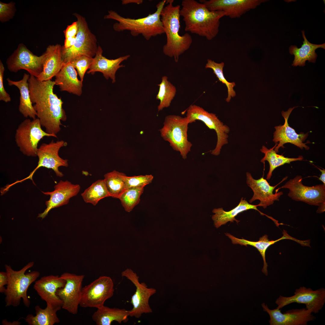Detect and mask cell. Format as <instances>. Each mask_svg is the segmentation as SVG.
<instances>
[{"label":"cell","mask_w":325,"mask_h":325,"mask_svg":"<svg viewBox=\"0 0 325 325\" xmlns=\"http://www.w3.org/2000/svg\"><path fill=\"white\" fill-rule=\"evenodd\" d=\"M28 82L31 101L42 126L47 133L56 135L63 125L61 121H66L67 117L63 102L54 93L55 81H42L30 75Z\"/></svg>","instance_id":"6da1fadb"},{"label":"cell","mask_w":325,"mask_h":325,"mask_svg":"<svg viewBox=\"0 0 325 325\" xmlns=\"http://www.w3.org/2000/svg\"><path fill=\"white\" fill-rule=\"evenodd\" d=\"M180 14L183 17L185 31L211 40L218 35L220 20L225 16L221 11L209 10L203 3L195 0H183Z\"/></svg>","instance_id":"7a4b0ae2"},{"label":"cell","mask_w":325,"mask_h":325,"mask_svg":"<svg viewBox=\"0 0 325 325\" xmlns=\"http://www.w3.org/2000/svg\"><path fill=\"white\" fill-rule=\"evenodd\" d=\"M173 2V0H166L167 5L161 13V20L166 37L162 51L164 54L173 58L175 62H177L179 56L189 48L193 39L188 33L182 36L179 34L180 6L174 5Z\"/></svg>","instance_id":"3957f363"},{"label":"cell","mask_w":325,"mask_h":325,"mask_svg":"<svg viewBox=\"0 0 325 325\" xmlns=\"http://www.w3.org/2000/svg\"><path fill=\"white\" fill-rule=\"evenodd\" d=\"M166 2V0L159 2L156 5V11L144 17L138 19L124 17L114 11L110 10L104 18L118 22L113 25L115 31L119 32L129 31L132 36H136L141 35L148 40L152 37L165 33L160 14Z\"/></svg>","instance_id":"277c9868"},{"label":"cell","mask_w":325,"mask_h":325,"mask_svg":"<svg viewBox=\"0 0 325 325\" xmlns=\"http://www.w3.org/2000/svg\"><path fill=\"white\" fill-rule=\"evenodd\" d=\"M34 264L33 262H30L17 271L14 270L9 265H5L8 277V284L4 292L5 306L17 307L22 299L26 307L29 306L30 301L27 296V291L30 285L39 277L40 273L37 271L26 274L25 272Z\"/></svg>","instance_id":"5b68a950"},{"label":"cell","mask_w":325,"mask_h":325,"mask_svg":"<svg viewBox=\"0 0 325 325\" xmlns=\"http://www.w3.org/2000/svg\"><path fill=\"white\" fill-rule=\"evenodd\" d=\"M188 124L186 116L169 115L165 117L163 126L159 130L161 137L174 150L179 152L184 159L187 158L192 146L187 138Z\"/></svg>","instance_id":"8992f818"},{"label":"cell","mask_w":325,"mask_h":325,"mask_svg":"<svg viewBox=\"0 0 325 325\" xmlns=\"http://www.w3.org/2000/svg\"><path fill=\"white\" fill-rule=\"evenodd\" d=\"M73 14L77 18L78 30L76 42L72 46L67 48L62 46V57L65 64L80 56L93 58L98 50L96 36L89 28L85 18L77 13Z\"/></svg>","instance_id":"52a82bcc"},{"label":"cell","mask_w":325,"mask_h":325,"mask_svg":"<svg viewBox=\"0 0 325 325\" xmlns=\"http://www.w3.org/2000/svg\"><path fill=\"white\" fill-rule=\"evenodd\" d=\"M39 119L24 120L16 130L15 135L16 143L19 150L24 155L29 156H37L38 144L45 136L57 138L56 135L47 133L42 129Z\"/></svg>","instance_id":"ba28073f"},{"label":"cell","mask_w":325,"mask_h":325,"mask_svg":"<svg viewBox=\"0 0 325 325\" xmlns=\"http://www.w3.org/2000/svg\"><path fill=\"white\" fill-rule=\"evenodd\" d=\"M186 117L188 119L189 124L195 122L197 120H200L209 128L215 131L217 138V144L211 153L215 156L219 155L222 146L228 143L229 127L221 122L215 114L209 113L202 107L196 105H191L188 107L187 110Z\"/></svg>","instance_id":"9c48e42d"},{"label":"cell","mask_w":325,"mask_h":325,"mask_svg":"<svg viewBox=\"0 0 325 325\" xmlns=\"http://www.w3.org/2000/svg\"><path fill=\"white\" fill-rule=\"evenodd\" d=\"M114 284L111 277L102 276L82 287L79 306L97 309L104 305L114 292Z\"/></svg>","instance_id":"30bf717a"},{"label":"cell","mask_w":325,"mask_h":325,"mask_svg":"<svg viewBox=\"0 0 325 325\" xmlns=\"http://www.w3.org/2000/svg\"><path fill=\"white\" fill-rule=\"evenodd\" d=\"M67 143L63 140L58 141L54 142L52 140L48 144L43 143L38 147L37 156L39 158L38 164L36 167L32 172L26 178L11 184L12 186L14 185L23 182L28 179L34 182L32 177L36 171L41 167H44L48 169H52L55 172L56 175L59 177L63 176V173L59 171V167L63 166H68V160L61 158L59 155L58 153L60 148L66 146Z\"/></svg>","instance_id":"8fae6325"},{"label":"cell","mask_w":325,"mask_h":325,"mask_svg":"<svg viewBox=\"0 0 325 325\" xmlns=\"http://www.w3.org/2000/svg\"><path fill=\"white\" fill-rule=\"evenodd\" d=\"M302 176L296 175L276 189L275 192H278L281 188H287L289 190L288 196L294 200L318 207L325 204V185L323 184L306 186L302 183Z\"/></svg>","instance_id":"7c38bea8"},{"label":"cell","mask_w":325,"mask_h":325,"mask_svg":"<svg viewBox=\"0 0 325 325\" xmlns=\"http://www.w3.org/2000/svg\"><path fill=\"white\" fill-rule=\"evenodd\" d=\"M45 57L44 53L38 56L34 54L23 44H19L6 61L8 70L16 73L24 70L30 74L37 78L42 73Z\"/></svg>","instance_id":"4fadbf2b"},{"label":"cell","mask_w":325,"mask_h":325,"mask_svg":"<svg viewBox=\"0 0 325 325\" xmlns=\"http://www.w3.org/2000/svg\"><path fill=\"white\" fill-rule=\"evenodd\" d=\"M277 308L281 309L293 303L305 305V308L317 313L321 310L325 303V289L323 287L315 290L302 286L296 289L293 295L286 297L280 295L276 299Z\"/></svg>","instance_id":"5bb4252c"},{"label":"cell","mask_w":325,"mask_h":325,"mask_svg":"<svg viewBox=\"0 0 325 325\" xmlns=\"http://www.w3.org/2000/svg\"><path fill=\"white\" fill-rule=\"evenodd\" d=\"M121 275L131 281L136 288L132 297L131 302L133 308L129 310V316L139 318L143 314L152 313L149 300L150 297L156 293V290L148 287L144 282L140 283L139 277L131 269L127 268L122 272Z\"/></svg>","instance_id":"9a60e30c"},{"label":"cell","mask_w":325,"mask_h":325,"mask_svg":"<svg viewBox=\"0 0 325 325\" xmlns=\"http://www.w3.org/2000/svg\"><path fill=\"white\" fill-rule=\"evenodd\" d=\"M60 276L66 281L64 286L58 289L56 292L62 302V308L73 314H76L79 305L85 276L66 272Z\"/></svg>","instance_id":"2e32d148"},{"label":"cell","mask_w":325,"mask_h":325,"mask_svg":"<svg viewBox=\"0 0 325 325\" xmlns=\"http://www.w3.org/2000/svg\"><path fill=\"white\" fill-rule=\"evenodd\" d=\"M261 305L263 311L270 316V325H307L308 322L316 319L312 310L306 308L292 309L282 313L281 309H269L265 303Z\"/></svg>","instance_id":"e0dca14e"},{"label":"cell","mask_w":325,"mask_h":325,"mask_svg":"<svg viewBox=\"0 0 325 325\" xmlns=\"http://www.w3.org/2000/svg\"><path fill=\"white\" fill-rule=\"evenodd\" d=\"M211 11H223L225 16L239 18L250 10L255 8L265 0H200Z\"/></svg>","instance_id":"ac0fdd59"},{"label":"cell","mask_w":325,"mask_h":325,"mask_svg":"<svg viewBox=\"0 0 325 325\" xmlns=\"http://www.w3.org/2000/svg\"><path fill=\"white\" fill-rule=\"evenodd\" d=\"M66 281L61 276L50 275L44 276L35 281L33 288L47 305L59 310L63 302L56 294L59 289L64 287Z\"/></svg>","instance_id":"d6986e66"},{"label":"cell","mask_w":325,"mask_h":325,"mask_svg":"<svg viewBox=\"0 0 325 325\" xmlns=\"http://www.w3.org/2000/svg\"><path fill=\"white\" fill-rule=\"evenodd\" d=\"M246 175V183L253 192V196L249 201V203H252L255 200H258L260 202L258 206L265 209L267 206L273 204L275 201H279L280 197L283 194V192H277L274 193V190L278 185L286 179L287 177L283 178L277 184L271 186L263 177L256 180L253 178L249 172H247Z\"/></svg>","instance_id":"ffe728a7"},{"label":"cell","mask_w":325,"mask_h":325,"mask_svg":"<svg viewBox=\"0 0 325 325\" xmlns=\"http://www.w3.org/2000/svg\"><path fill=\"white\" fill-rule=\"evenodd\" d=\"M54 187V190L52 192L42 191L44 194L50 195V197L45 202L46 209L39 214L38 218L43 219L52 209L67 204L70 198L76 196L80 189L79 185L73 184L67 180H60Z\"/></svg>","instance_id":"44dd1931"},{"label":"cell","mask_w":325,"mask_h":325,"mask_svg":"<svg viewBox=\"0 0 325 325\" xmlns=\"http://www.w3.org/2000/svg\"><path fill=\"white\" fill-rule=\"evenodd\" d=\"M296 107L289 108L287 111L282 112V114L285 119V122L283 125H280L276 126L274 128L275 131L274 133L273 141L277 146L275 147L274 150L276 153L278 152V149L280 147L283 148V145L286 143H289L301 149L303 148L306 150L309 148L308 146L303 142L307 137L308 134H298L295 130L289 126L288 120L289 115L292 110Z\"/></svg>","instance_id":"7402d4cb"},{"label":"cell","mask_w":325,"mask_h":325,"mask_svg":"<svg viewBox=\"0 0 325 325\" xmlns=\"http://www.w3.org/2000/svg\"><path fill=\"white\" fill-rule=\"evenodd\" d=\"M103 52L102 48L98 45L97 52L93 58L92 62L87 73L93 75L96 72H100L106 79L110 78L112 82L114 83L116 81L115 75L116 71L119 68L125 67L123 65H121V63L128 59L130 55H127L114 59H109L103 55Z\"/></svg>","instance_id":"603a6c76"},{"label":"cell","mask_w":325,"mask_h":325,"mask_svg":"<svg viewBox=\"0 0 325 325\" xmlns=\"http://www.w3.org/2000/svg\"><path fill=\"white\" fill-rule=\"evenodd\" d=\"M62 46L59 44L49 45L45 51L43 70L37 78L43 81L51 80L59 72L65 64L62 58Z\"/></svg>","instance_id":"cb8c5ba5"},{"label":"cell","mask_w":325,"mask_h":325,"mask_svg":"<svg viewBox=\"0 0 325 325\" xmlns=\"http://www.w3.org/2000/svg\"><path fill=\"white\" fill-rule=\"evenodd\" d=\"M56 85L61 91H66L77 96L82 93V82L77 77V72L70 63H66L55 76Z\"/></svg>","instance_id":"d4e9b609"},{"label":"cell","mask_w":325,"mask_h":325,"mask_svg":"<svg viewBox=\"0 0 325 325\" xmlns=\"http://www.w3.org/2000/svg\"><path fill=\"white\" fill-rule=\"evenodd\" d=\"M29 74L24 73L22 79L18 81H14L9 78L7 79L9 86L14 85L19 90L20 94L19 110L25 118L29 117L35 119L37 115L31 102L29 89Z\"/></svg>","instance_id":"484cf974"},{"label":"cell","mask_w":325,"mask_h":325,"mask_svg":"<svg viewBox=\"0 0 325 325\" xmlns=\"http://www.w3.org/2000/svg\"><path fill=\"white\" fill-rule=\"evenodd\" d=\"M301 32L304 41L301 47L298 48L296 45H291L289 48V53L295 57L292 64L293 67H303L307 60L309 62L315 63L317 57L315 50L318 48L325 49V43L320 45L311 43L306 39L304 31Z\"/></svg>","instance_id":"4316f807"},{"label":"cell","mask_w":325,"mask_h":325,"mask_svg":"<svg viewBox=\"0 0 325 325\" xmlns=\"http://www.w3.org/2000/svg\"><path fill=\"white\" fill-rule=\"evenodd\" d=\"M258 205H254L249 203L243 198H241L238 205L229 211H224L222 208L214 209L212 212L215 213L212 216L215 226L218 228L221 225L225 224L229 221L234 222L235 221L237 223L240 221L237 220L235 217L239 213L250 209L256 210L262 215H268L260 211L257 208Z\"/></svg>","instance_id":"83f0119b"},{"label":"cell","mask_w":325,"mask_h":325,"mask_svg":"<svg viewBox=\"0 0 325 325\" xmlns=\"http://www.w3.org/2000/svg\"><path fill=\"white\" fill-rule=\"evenodd\" d=\"M283 236L280 238L275 240H270L268 238V236L266 234L260 237L257 241H249L243 239H239L228 233H225L231 240L233 244H239L242 246H247L249 245L256 248L261 255L264 262V265L262 271L266 276L268 275L267 267L268 265L265 259V252L268 248L271 245L282 240L288 239L294 240L295 238L288 235L286 231L283 230Z\"/></svg>","instance_id":"f1b7e54d"},{"label":"cell","mask_w":325,"mask_h":325,"mask_svg":"<svg viewBox=\"0 0 325 325\" xmlns=\"http://www.w3.org/2000/svg\"><path fill=\"white\" fill-rule=\"evenodd\" d=\"M129 313V310L125 309L111 308L104 305L97 308L92 318L97 325H110L114 321L120 324L128 321Z\"/></svg>","instance_id":"f546056e"},{"label":"cell","mask_w":325,"mask_h":325,"mask_svg":"<svg viewBox=\"0 0 325 325\" xmlns=\"http://www.w3.org/2000/svg\"><path fill=\"white\" fill-rule=\"evenodd\" d=\"M36 315L30 314L27 315L25 320L29 325H53L59 323L60 320L57 312L58 309L53 308L48 306L43 309L39 305L35 307Z\"/></svg>","instance_id":"4dcf8cb0"},{"label":"cell","mask_w":325,"mask_h":325,"mask_svg":"<svg viewBox=\"0 0 325 325\" xmlns=\"http://www.w3.org/2000/svg\"><path fill=\"white\" fill-rule=\"evenodd\" d=\"M277 144L276 143L275 145L271 148L268 149L265 146H263L260 149L261 152L265 154L264 156L261 160V162H264L265 161H267L269 164V170L266 177L267 180L271 178L273 172L277 167L286 163L289 164L291 162L301 161L303 159L302 156H299L297 158H290L277 154L274 150Z\"/></svg>","instance_id":"1f68e13d"},{"label":"cell","mask_w":325,"mask_h":325,"mask_svg":"<svg viewBox=\"0 0 325 325\" xmlns=\"http://www.w3.org/2000/svg\"><path fill=\"white\" fill-rule=\"evenodd\" d=\"M125 174L116 170L105 174L104 179L110 196L118 198L125 190Z\"/></svg>","instance_id":"d6a6232c"},{"label":"cell","mask_w":325,"mask_h":325,"mask_svg":"<svg viewBox=\"0 0 325 325\" xmlns=\"http://www.w3.org/2000/svg\"><path fill=\"white\" fill-rule=\"evenodd\" d=\"M86 203L95 206L101 200L110 195L103 180H98L93 183L81 193Z\"/></svg>","instance_id":"836d02e7"},{"label":"cell","mask_w":325,"mask_h":325,"mask_svg":"<svg viewBox=\"0 0 325 325\" xmlns=\"http://www.w3.org/2000/svg\"><path fill=\"white\" fill-rule=\"evenodd\" d=\"M158 85L159 87V89L156 99L160 100L159 104L158 106L159 112L170 106L175 95L176 89L175 86L168 80V77L166 76L162 77L161 82Z\"/></svg>","instance_id":"e575fe53"},{"label":"cell","mask_w":325,"mask_h":325,"mask_svg":"<svg viewBox=\"0 0 325 325\" xmlns=\"http://www.w3.org/2000/svg\"><path fill=\"white\" fill-rule=\"evenodd\" d=\"M144 187L129 188L125 190L119 197L125 210L132 211L139 203L140 196L143 193Z\"/></svg>","instance_id":"d590c367"},{"label":"cell","mask_w":325,"mask_h":325,"mask_svg":"<svg viewBox=\"0 0 325 325\" xmlns=\"http://www.w3.org/2000/svg\"><path fill=\"white\" fill-rule=\"evenodd\" d=\"M224 64L223 62L220 63H217L211 59H208L205 67L212 69L214 73L220 82L225 84L228 88V96L226 101L228 102L230 101L231 97H234L236 95V92L233 89L235 85V82H228L225 78L223 73V70Z\"/></svg>","instance_id":"8d00e7d4"},{"label":"cell","mask_w":325,"mask_h":325,"mask_svg":"<svg viewBox=\"0 0 325 325\" xmlns=\"http://www.w3.org/2000/svg\"><path fill=\"white\" fill-rule=\"evenodd\" d=\"M153 177L151 175L124 177L125 190L132 188L145 187L150 183Z\"/></svg>","instance_id":"74e56055"},{"label":"cell","mask_w":325,"mask_h":325,"mask_svg":"<svg viewBox=\"0 0 325 325\" xmlns=\"http://www.w3.org/2000/svg\"><path fill=\"white\" fill-rule=\"evenodd\" d=\"M93 60V58L81 55L76 57L70 62L76 70L82 82H83L85 73L89 69Z\"/></svg>","instance_id":"f35d334b"},{"label":"cell","mask_w":325,"mask_h":325,"mask_svg":"<svg viewBox=\"0 0 325 325\" xmlns=\"http://www.w3.org/2000/svg\"><path fill=\"white\" fill-rule=\"evenodd\" d=\"M16 11L15 3L11 2L5 3L0 2V21L5 23L9 20L14 16Z\"/></svg>","instance_id":"ab89813d"},{"label":"cell","mask_w":325,"mask_h":325,"mask_svg":"<svg viewBox=\"0 0 325 325\" xmlns=\"http://www.w3.org/2000/svg\"><path fill=\"white\" fill-rule=\"evenodd\" d=\"M5 67L1 60L0 61V100L6 103L11 100L9 94L5 89L3 85V78Z\"/></svg>","instance_id":"60d3db41"},{"label":"cell","mask_w":325,"mask_h":325,"mask_svg":"<svg viewBox=\"0 0 325 325\" xmlns=\"http://www.w3.org/2000/svg\"><path fill=\"white\" fill-rule=\"evenodd\" d=\"M78 30V26L77 21L73 22L68 25L64 31L65 38L74 37L76 36Z\"/></svg>","instance_id":"b9f144b4"},{"label":"cell","mask_w":325,"mask_h":325,"mask_svg":"<svg viewBox=\"0 0 325 325\" xmlns=\"http://www.w3.org/2000/svg\"><path fill=\"white\" fill-rule=\"evenodd\" d=\"M8 283V277L6 272L2 271L0 272V292L4 293L6 289L5 286L7 285Z\"/></svg>","instance_id":"7bdbcfd3"},{"label":"cell","mask_w":325,"mask_h":325,"mask_svg":"<svg viewBox=\"0 0 325 325\" xmlns=\"http://www.w3.org/2000/svg\"><path fill=\"white\" fill-rule=\"evenodd\" d=\"M76 36L74 37L65 38L64 45L63 46L65 48H67L72 46L75 43Z\"/></svg>","instance_id":"ee69618b"},{"label":"cell","mask_w":325,"mask_h":325,"mask_svg":"<svg viewBox=\"0 0 325 325\" xmlns=\"http://www.w3.org/2000/svg\"><path fill=\"white\" fill-rule=\"evenodd\" d=\"M142 0H122V5H126L129 3H134L138 5L141 4L142 3Z\"/></svg>","instance_id":"f6af8a7d"},{"label":"cell","mask_w":325,"mask_h":325,"mask_svg":"<svg viewBox=\"0 0 325 325\" xmlns=\"http://www.w3.org/2000/svg\"><path fill=\"white\" fill-rule=\"evenodd\" d=\"M3 325H19L21 322L18 321H14L13 322L8 321L6 319H3L2 322Z\"/></svg>","instance_id":"bcb514c9"},{"label":"cell","mask_w":325,"mask_h":325,"mask_svg":"<svg viewBox=\"0 0 325 325\" xmlns=\"http://www.w3.org/2000/svg\"><path fill=\"white\" fill-rule=\"evenodd\" d=\"M318 169H319L320 172H321V175L320 176V177L318 178L319 179L320 181H322L323 184L325 185V170L324 169H320L318 167L315 166Z\"/></svg>","instance_id":"7dc6e473"}]
</instances>
